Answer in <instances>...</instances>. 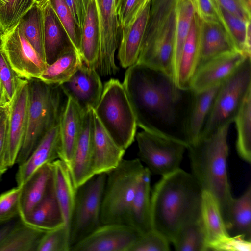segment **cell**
Returning a JSON list of instances; mask_svg holds the SVG:
<instances>
[{
	"mask_svg": "<svg viewBox=\"0 0 251 251\" xmlns=\"http://www.w3.org/2000/svg\"><path fill=\"white\" fill-rule=\"evenodd\" d=\"M123 85L143 130L166 133L164 127L176 124L188 90L178 89L169 76L137 63L127 68Z\"/></svg>",
	"mask_w": 251,
	"mask_h": 251,
	"instance_id": "6da1fadb",
	"label": "cell"
},
{
	"mask_svg": "<svg viewBox=\"0 0 251 251\" xmlns=\"http://www.w3.org/2000/svg\"><path fill=\"white\" fill-rule=\"evenodd\" d=\"M202 191L193 175L181 168L161 176L151 191L152 229L172 243L182 228L201 219Z\"/></svg>",
	"mask_w": 251,
	"mask_h": 251,
	"instance_id": "7a4b0ae2",
	"label": "cell"
},
{
	"mask_svg": "<svg viewBox=\"0 0 251 251\" xmlns=\"http://www.w3.org/2000/svg\"><path fill=\"white\" fill-rule=\"evenodd\" d=\"M231 124H226L210 135L188 145L191 174L202 190L210 193L219 204L226 226L233 198L227 169L228 133Z\"/></svg>",
	"mask_w": 251,
	"mask_h": 251,
	"instance_id": "3957f363",
	"label": "cell"
},
{
	"mask_svg": "<svg viewBox=\"0 0 251 251\" xmlns=\"http://www.w3.org/2000/svg\"><path fill=\"white\" fill-rule=\"evenodd\" d=\"M37 80L29 82L26 129L15 163L19 165L26 161L46 133L58 123L62 110L59 86Z\"/></svg>",
	"mask_w": 251,
	"mask_h": 251,
	"instance_id": "277c9868",
	"label": "cell"
},
{
	"mask_svg": "<svg viewBox=\"0 0 251 251\" xmlns=\"http://www.w3.org/2000/svg\"><path fill=\"white\" fill-rule=\"evenodd\" d=\"M93 110L116 144L126 151L134 141L137 125L123 83L115 78L106 81Z\"/></svg>",
	"mask_w": 251,
	"mask_h": 251,
	"instance_id": "5b68a950",
	"label": "cell"
},
{
	"mask_svg": "<svg viewBox=\"0 0 251 251\" xmlns=\"http://www.w3.org/2000/svg\"><path fill=\"white\" fill-rule=\"evenodd\" d=\"M145 167L138 158L123 159L106 173L101 208V224H126L129 207Z\"/></svg>",
	"mask_w": 251,
	"mask_h": 251,
	"instance_id": "8992f818",
	"label": "cell"
},
{
	"mask_svg": "<svg viewBox=\"0 0 251 251\" xmlns=\"http://www.w3.org/2000/svg\"><path fill=\"white\" fill-rule=\"evenodd\" d=\"M250 91L251 59L247 57L220 85L200 138L210 135L226 124H232Z\"/></svg>",
	"mask_w": 251,
	"mask_h": 251,
	"instance_id": "52a82bcc",
	"label": "cell"
},
{
	"mask_svg": "<svg viewBox=\"0 0 251 251\" xmlns=\"http://www.w3.org/2000/svg\"><path fill=\"white\" fill-rule=\"evenodd\" d=\"M135 138L138 158L151 175L162 176L180 168L188 148L184 140L157 130H143Z\"/></svg>",
	"mask_w": 251,
	"mask_h": 251,
	"instance_id": "ba28073f",
	"label": "cell"
},
{
	"mask_svg": "<svg viewBox=\"0 0 251 251\" xmlns=\"http://www.w3.org/2000/svg\"><path fill=\"white\" fill-rule=\"evenodd\" d=\"M106 179V173L96 175L76 188L69 224L71 248L101 225V208Z\"/></svg>",
	"mask_w": 251,
	"mask_h": 251,
	"instance_id": "9c48e42d",
	"label": "cell"
},
{
	"mask_svg": "<svg viewBox=\"0 0 251 251\" xmlns=\"http://www.w3.org/2000/svg\"><path fill=\"white\" fill-rule=\"evenodd\" d=\"M99 22L100 52L96 70L100 75H115L119 68L115 54L121 33L116 0H95Z\"/></svg>",
	"mask_w": 251,
	"mask_h": 251,
	"instance_id": "30bf717a",
	"label": "cell"
},
{
	"mask_svg": "<svg viewBox=\"0 0 251 251\" xmlns=\"http://www.w3.org/2000/svg\"><path fill=\"white\" fill-rule=\"evenodd\" d=\"M175 26V7L155 34L143 42L136 62L161 72L173 80Z\"/></svg>",
	"mask_w": 251,
	"mask_h": 251,
	"instance_id": "8fae6325",
	"label": "cell"
},
{
	"mask_svg": "<svg viewBox=\"0 0 251 251\" xmlns=\"http://www.w3.org/2000/svg\"><path fill=\"white\" fill-rule=\"evenodd\" d=\"M2 51L12 69L23 79H38L48 65L18 25L3 35Z\"/></svg>",
	"mask_w": 251,
	"mask_h": 251,
	"instance_id": "7c38bea8",
	"label": "cell"
},
{
	"mask_svg": "<svg viewBox=\"0 0 251 251\" xmlns=\"http://www.w3.org/2000/svg\"><path fill=\"white\" fill-rule=\"evenodd\" d=\"M29 103V81L22 78L7 106L5 161L12 167L22 148L27 121Z\"/></svg>",
	"mask_w": 251,
	"mask_h": 251,
	"instance_id": "4fadbf2b",
	"label": "cell"
},
{
	"mask_svg": "<svg viewBox=\"0 0 251 251\" xmlns=\"http://www.w3.org/2000/svg\"><path fill=\"white\" fill-rule=\"evenodd\" d=\"M141 234L131 226L120 223L101 224L70 251H128Z\"/></svg>",
	"mask_w": 251,
	"mask_h": 251,
	"instance_id": "5bb4252c",
	"label": "cell"
},
{
	"mask_svg": "<svg viewBox=\"0 0 251 251\" xmlns=\"http://www.w3.org/2000/svg\"><path fill=\"white\" fill-rule=\"evenodd\" d=\"M237 51L214 57L200 65L190 83L195 92L205 91L220 85L229 78L247 57Z\"/></svg>",
	"mask_w": 251,
	"mask_h": 251,
	"instance_id": "9a60e30c",
	"label": "cell"
},
{
	"mask_svg": "<svg viewBox=\"0 0 251 251\" xmlns=\"http://www.w3.org/2000/svg\"><path fill=\"white\" fill-rule=\"evenodd\" d=\"M59 86L66 96L71 98L84 112L96 107L103 88L96 70L83 63L68 81Z\"/></svg>",
	"mask_w": 251,
	"mask_h": 251,
	"instance_id": "2e32d148",
	"label": "cell"
},
{
	"mask_svg": "<svg viewBox=\"0 0 251 251\" xmlns=\"http://www.w3.org/2000/svg\"><path fill=\"white\" fill-rule=\"evenodd\" d=\"M94 110L84 112L81 132L69 170L76 188L95 176L93 174Z\"/></svg>",
	"mask_w": 251,
	"mask_h": 251,
	"instance_id": "e0dca14e",
	"label": "cell"
},
{
	"mask_svg": "<svg viewBox=\"0 0 251 251\" xmlns=\"http://www.w3.org/2000/svg\"><path fill=\"white\" fill-rule=\"evenodd\" d=\"M84 112L70 97L60 114L59 159L69 167L82 128Z\"/></svg>",
	"mask_w": 251,
	"mask_h": 251,
	"instance_id": "ac0fdd59",
	"label": "cell"
},
{
	"mask_svg": "<svg viewBox=\"0 0 251 251\" xmlns=\"http://www.w3.org/2000/svg\"><path fill=\"white\" fill-rule=\"evenodd\" d=\"M195 15L199 48L198 67L217 56L237 51L219 21L202 20Z\"/></svg>",
	"mask_w": 251,
	"mask_h": 251,
	"instance_id": "d6986e66",
	"label": "cell"
},
{
	"mask_svg": "<svg viewBox=\"0 0 251 251\" xmlns=\"http://www.w3.org/2000/svg\"><path fill=\"white\" fill-rule=\"evenodd\" d=\"M220 85L198 92L191 91L182 125L183 139L188 145L199 139Z\"/></svg>",
	"mask_w": 251,
	"mask_h": 251,
	"instance_id": "ffe728a7",
	"label": "cell"
},
{
	"mask_svg": "<svg viewBox=\"0 0 251 251\" xmlns=\"http://www.w3.org/2000/svg\"><path fill=\"white\" fill-rule=\"evenodd\" d=\"M58 123L44 135L28 158L19 165L16 174L17 186H22L39 168L59 159Z\"/></svg>",
	"mask_w": 251,
	"mask_h": 251,
	"instance_id": "44dd1931",
	"label": "cell"
},
{
	"mask_svg": "<svg viewBox=\"0 0 251 251\" xmlns=\"http://www.w3.org/2000/svg\"><path fill=\"white\" fill-rule=\"evenodd\" d=\"M150 3L131 23L121 30L118 58L124 68H127L137 61L148 22Z\"/></svg>",
	"mask_w": 251,
	"mask_h": 251,
	"instance_id": "7402d4cb",
	"label": "cell"
},
{
	"mask_svg": "<svg viewBox=\"0 0 251 251\" xmlns=\"http://www.w3.org/2000/svg\"><path fill=\"white\" fill-rule=\"evenodd\" d=\"M93 166L94 175L107 173L123 159L126 151L119 147L103 128L94 111Z\"/></svg>",
	"mask_w": 251,
	"mask_h": 251,
	"instance_id": "603a6c76",
	"label": "cell"
},
{
	"mask_svg": "<svg viewBox=\"0 0 251 251\" xmlns=\"http://www.w3.org/2000/svg\"><path fill=\"white\" fill-rule=\"evenodd\" d=\"M41 6L44 20L45 59L48 65L74 47L49 2Z\"/></svg>",
	"mask_w": 251,
	"mask_h": 251,
	"instance_id": "cb8c5ba5",
	"label": "cell"
},
{
	"mask_svg": "<svg viewBox=\"0 0 251 251\" xmlns=\"http://www.w3.org/2000/svg\"><path fill=\"white\" fill-rule=\"evenodd\" d=\"M151 173L146 168L140 177L128 210L126 224L141 235L152 229L151 217Z\"/></svg>",
	"mask_w": 251,
	"mask_h": 251,
	"instance_id": "d4e9b609",
	"label": "cell"
},
{
	"mask_svg": "<svg viewBox=\"0 0 251 251\" xmlns=\"http://www.w3.org/2000/svg\"><path fill=\"white\" fill-rule=\"evenodd\" d=\"M21 220L31 226L45 231L65 225L55 194L52 178L43 199L26 216Z\"/></svg>",
	"mask_w": 251,
	"mask_h": 251,
	"instance_id": "484cf974",
	"label": "cell"
},
{
	"mask_svg": "<svg viewBox=\"0 0 251 251\" xmlns=\"http://www.w3.org/2000/svg\"><path fill=\"white\" fill-rule=\"evenodd\" d=\"M100 52L99 22L95 0H88L81 29L79 54L83 62L96 69Z\"/></svg>",
	"mask_w": 251,
	"mask_h": 251,
	"instance_id": "4316f807",
	"label": "cell"
},
{
	"mask_svg": "<svg viewBox=\"0 0 251 251\" xmlns=\"http://www.w3.org/2000/svg\"><path fill=\"white\" fill-rule=\"evenodd\" d=\"M52 178L51 163L36 170L22 186L20 217L26 216L45 196Z\"/></svg>",
	"mask_w": 251,
	"mask_h": 251,
	"instance_id": "83f0119b",
	"label": "cell"
},
{
	"mask_svg": "<svg viewBox=\"0 0 251 251\" xmlns=\"http://www.w3.org/2000/svg\"><path fill=\"white\" fill-rule=\"evenodd\" d=\"M51 164L55 194L65 225L69 228L76 188L74 185L69 168L63 161L57 159Z\"/></svg>",
	"mask_w": 251,
	"mask_h": 251,
	"instance_id": "f1b7e54d",
	"label": "cell"
},
{
	"mask_svg": "<svg viewBox=\"0 0 251 251\" xmlns=\"http://www.w3.org/2000/svg\"><path fill=\"white\" fill-rule=\"evenodd\" d=\"M199 48L195 13L182 50L176 77V86L179 89H190L191 79L198 66Z\"/></svg>",
	"mask_w": 251,
	"mask_h": 251,
	"instance_id": "f546056e",
	"label": "cell"
},
{
	"mask_svg": "<svg viewBox=\"0 0 251 251\" xmlns=\"http://www.w3.org/2000/svg\"><path fill=\"white\" fill-rule=\"evenodd\" d=\"M226 227L230 236L241 235L251 239V185L231 202Z\"/></svg>",
	"mask_w": 251,
	"mask_h": 251,
	"instance_id": "4dcf8cb0",
	"label": "cell"
},
{
	"mask_svg": "<svg viewBox=\"0 0 251 251\" xmlns=\"http://www.w3.org/2000/svg\"><path fill=\"white\" fill-rule=\"evenodd\" d=\"M214 3L219 21L226 30L235 50L247 56L251 57V21L246 22L225 9L215 1Z\"/></svg>",
	"mask_w": 251,
	"mask_h": 251,
	"instance_id": "1f68e13d",
	"label": "cell"
},
{
	"mask_svg": "<svg viewBox=\"0 0 251 251\" xmlns=\"http://www.w3.org/2000/svg\"><path fill=\"white\" fill-rule=\"evenodd\" d=\"M80 54L73 48L47 66L38 80L49 85L60 86L68 81L82 65Z\"/></svg>",
	"mask_w": 251,
	"mask_h": 251,
	"instance_id": "d6a6232c",
	"label": "cell"
},
{
	"mask_svg": "<svg viewBox=\"0 0 251 251\" xmlns=\"http://www.w3.org/2000/svg\"><path fill=\"white\" fill-rule=\"evenodd\" d=\"M175 13L176 26L173 60L174 83L183 47L188 35L195 14L192 0H176Z\"/></svg>",
	"mask_w": 251,
	"mask_h": 251,
	"instance_id": "836d02e7",
	"label": "cell"
},
{
	"mask_svg": "<svg viewBox=\"0 0 251 251\" xmlns=\"http://www.w3.org/2000/svg\"><path fill=\"white\" fill-rule=\"evenodd\" d=\"M201 220L209 245L221 238L229 235L215 197L209 192L203 190L201 203Z\"/></svg>",
	"mask_w": 251,
	"mask_h": 251,
	"instance_id": "e575fe53",
	"label": "cell"
},
{
	"mask_svg": "<svg viewBox=\"0 0 251 251\" xmlns=\"http://www.w3.org/2000/svg\"><path fill=\"white\" fill-rule=\"evenodd\" d=\"M47 231L20 221L0 246V251H37L39 242Z\"/></svg>",
	"mask_w": 251,
	"mask_h": 251,
	"instance_id": "d590c367",
	"label": "cell"
},
{
	"mask_svg": "<svg viewBox=\"0 0 251 251\" xmlns=\"http://www.w3.org/2000/svg\"><path fill=\"white\" fill-rule=\"evenodd\" d=\"M237 131L236 149L239 156L251 162V91L245 97L235 119Z\"/></svg>",
	"mask_w": 251,
	"mask_h": 251,
	"instance_id": "8d00e7d4",
	"label": "cell"
},
{
	"mask_svg": "<svg viewBox=\"0 0 251 251\" xmlns=\"http://www.w3.org/2000/svg\"><path fill=\"white\" fill-rule=\"evenodd\" d=\"M18 25L27 40L46 62L42 6L35 3L22 17Z\"/></svg>",
	"mask_w": 251,
	"mask_h": 251,
	"instance_id": "74e56055",
	"label": "cell"
},
{
	"mask_svg": "<svg viewBox=\"0 0 251 251\" xmlns=\"http://www.w3.org/2000/svg\"><path fill=\"white\" fill-rule=\"evenodd\" d=\"M172 243L177 251H208V242L201 218L182 228Z\"/></svg>",
	"mask_w": 251,
	"mask_h": 251,
	"instance_id": "f35d334b",
	"label": "cell"
},
{
	"mask_svg": "<svg viewBox=\"0 0 251 251\" xmlns=\"http://www.w3.org/2000/svg\"><path fill=\"white\" fill-rule=\"evenodd\" d=\"M35 3V0H0V25L4 34L14 29Z\"/></svg>",
	"mask_w": 251,
	"mask_h": 251,
	"instance_id": "ab89813d",
	"label": "cell"
},
{
	"mask_svg": "<svg viewBox=\"0 0 251 251\" xmlns=\"http://www.w3.org/2000/svg\"><path fill=\"white\" fill-rule=\"evenodd\" d=\"M55 12L72 45L79 53L81 29L64 0H48Z\"/></svg>",
	"mask_w": 251,
	"mask_h": 251,
	"instance_id": "60d3db41",
	"label": "cell"
},
{
	"mask_svg": "<svg viewBox=\"0 0 251 251\" xmlns=\"http://www.w3.org/2000/svg\"><path fill=\"white\" fill-rule=\"evenodd\" d=\"M176 0H151L148 22L143 41L150 39L156 32L172 10Z\"/></svg>",
	"mask_w": 251,
	"mask_h": 251,
	"instance_id": "b9f144b4",
	"label": "cell"
},
{
	"mask_svg": "<svg viewBox=\"0 0 251 251\" xmlns=\"http://www.w3.org/2000/svg\"><path fill=\"white\" fill-rule=\"evenodd\" d=\"M69 228L65 225L46 232L37 251H70Z\"/></svg>",
	"mask_w": 251,
	"mask_h": 251,
	"instance_id": "7bdbcfd3",
	"label": "cell"
},
{
	"mask_svg": "<svg viewBox=\"0 0 251 251\" xmlns=\"http://www.w3.org/2000/svg\"><path fill=\"white\" fill-rule=\"evenodd\" d=\"M22 186H17L0 195V223L20 216Z\"/></svg>",
	"mask_w": 251,
	"mask_h": 251,
	"instance_id": "ee69618b",
	"label": "cell"
},
{
	"mask_svg": "<svg viewBox=\"0 0 251 251\" xmlns=\"http://www.w3.org/2000/svg\"><path fill=\"white\" fill-rule=\"evenodd\" d=\"M170 242L158 232L152 229L141 235L128 251H168Z\"/></svg>",
	"mask_w": 251,
	"mask_h": 251,
	"instance_id": "f6af8a7d",
	"label": "cell"
},
{
	"mask_svg": "<svg viewBox=\"0 0 251 251\" xmlns=\"http://www.w3.org/2000/svg\"><path fill=\"white\" fill-rule=\"evenodd\" d=\"M21 79L10 66L3 52L0 51V81L10 102Z\"/></svg>",
	"mask_w": 251,
	"mask_h": 251,
	"instance_id": "bcb514c9",
	"label": "cell"
},
{
	"mask_svg": "<svg viewBox=\"0 0 251 251\" xmlns=\"http://www.w3.org/2000/svg\"><path fill=\"white\" fill-rule=\"evenodd\" d=\"M208 251H251V241L241 235H226L210 243Z\"/></svg>",
	"mask_w": 251,
	"mask_h": 251,
	"instance_id": "7dc6e473",
	"label": "cell"
},
{
	"mask_svg": "<svg viewBox=\"0 0 251 251\" xmlns=\"http://www.w3.org/2000/svg\"><path fill=\"white\" fill-rule=\"evenodd\" d=\"M146 5L144 0H121L117 9L120 29L131 23Z\"/></svg>",
	"mask_w": 251,
	"mask_h": 251,
	"instance_id": "c3c4849f",
	"label": "cell"
},
{
	"mask_svg": "<svg viewBox=\"0 0 251 251\" xmlns=\"http://www.w3.org/2000/svg\"><path fill=\"white\" fill-rule=\"evenodd\" d=\"M220 6L243 20L251 21V8L244 0H213Z\"/></svg>",
	"mask_w": 251,
	"mask_h": 251,
	"instance_id": "681fc988",
	"label": "cell"
},
{
	"mask_svg": "<svg viewBox=\"0 0 251 251\" xmlns=\"http://www.w3.org/2000/svg\"><path fill=\"white\" fill-rule=\"evenodd\" d=\"M192 0L195 13L200 19L219 21L217 10L213 0Z\"/></svg>",
	"mask_w": 251,
	"mask_h": 251,
	"instance_id": "f907efd6",
	"label": "cell"
},
{
	"mask_svg": "<svg viewBox=\"0 0 251 251\" xmlns=\"http://www.w3.org/2000/svg\"><path fill=\"white\" fill-rule=\"evenodd\" d=\"M7 123V107L0 118V180L8 169L5 161V140Z\"/></svg>",
	"mask_w": 251,
	"mask_h": 251,
	"instance_id": "816d5d0a",
	"label": "cell"
},
{
	"mask_svg": "<svg viewBox=\"0 0 251 251\" xmlns=\"http://www.w3.org/2000/svg\"><path fill=\"white\" fill-rule=\"evenodd\" d=\"M79 27L81 29L88 0H64Z\"/></svg>",
	"mask_w": 251,
	"mask_h": 251,
	"instance_id": "f5cc1de1",
	"label": "cell"
},
{
	"mask_svg": "<svg viewBox=\"0 0 251 251\" xmlns=\"http://www.w3.org/2000/svg\"><path fill=\"white\" fill-rule=\"evenodd\" d=\"M20 220L21 218L19 216L11 220L0 223V246L7 238Z\"/></svg>",
	"mask_w": 251,
	"mask_h": 251,
	"instance_id": "db71d44e",
	"label": "cell"
},
{
	"mask_svg": "<svg viewBox=\"0 0 251 251\" xmlns=\"http://www.w3.org/2000/svg\"><path fill=\"white\" fill-rule=\"evenodd\" d=\"M9 100L5 91L0 81V107L5 108L9 104Z\"/></svg>",
	"mask_w": 251,
	"mask_h": 251,
	"instance_id": "11a10c76",
	"label": "cell"
},
{
	"mask_svg": "<svg viewBox=\"0 0 251 251\" xmlns=\"http://www.w3.org/2000/svg\"><path fill=\"white\" fill-rule=\"evenodd\" d=\"M3 35V30L0 25V51L2 50Z\"/></svg>",
	"mask_w": 251,
	"mask_h": 251,
	"instance_id": "9f6ffc18",
	"label": "cell"
},
{
	"mask_svg": "<svg viewBox=\"0 0 251 251\" xmlns=\"http://www.w3.org/2000/svg\"><path fill=\"white\" fill-rule=\"evenodd\" d=\"M36 3L40 5H42L45 2H47V0H35Z\"/></svg>",
	"mask_w": 251,
	"mask_h": 251,
	"instance_id": "6f0895ef",
	"label": "cell"
},
{
	"mask_svg": "<svg viewBox=\"0 0 251 251\" xmlns=\"http://www.w3.org/2000/svg\"><path fill=\"white\" fill-rule=\"evenodd\" d=\"M247 5L251 8V0H244Z\"/></svg>",
	"mask_w": 251,
	"mask_h": 251,
	"instance_id": "680465c9",
	"label": "cell"
},
{
	"mask_svg": "<svg viewBox=\"0 0 251 251\" xmlns=\"http://www.w3.org/2000/svg\"><path fill=\"white\" fill-rule=\"evenodd\" d=\"M6 108H3L0 107V118L1 116V115L2 114L3 112H4V111L5 110V109Z\"/></svg>",
	"mask_w": 251,
	"mask_h": 251,
	"instance_id": "91938a15",
	"label": "cell"
},
{
	"mask_svg": "<svg viewBox=\"0 0 251 251\" xmlns=\"http://www.w3.org/2000/svg\"><path fill=\"white\" fill-rule=\"evenodd\" d=\"M121 0H116L117 9Z\"/></svg>",
	"mask_w": 251,
	"mask_h": 251,
	"instance_id": "94428289",
	"label": "cell"
},
{
	"mask_svg": "<svg viewBox=\"0 0 251 251\" xmlns=\"http://www.w3.org/2000/svg\"><path fill=\"white\" fill-rule=\"evenodd\" d=\"M145 4L146 5L150 2H151V0H144Z\"/></svg>",
	"mask_w": 251,
	"mask_h": 251,
	"instance_id": "6125c7cd",
	"label": "cell"
},
{
	"mask_svg": "<svg viewBox=\"0 0 251 251\" xmlns=\"http://www.w3.org/2000/svg\"><path fill=\"white\" fill-rule=\"evenodd\" d=\"M48 0H47V1H48Z\"/></svg>",
	"mask_w": 251,
	"mask_h": 251,
	"instance_id": "be15d7a7",
	"label": "cell"
}]
</instances>
